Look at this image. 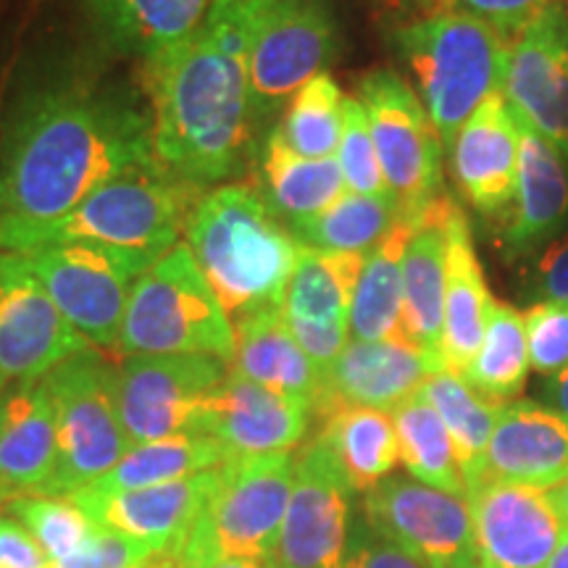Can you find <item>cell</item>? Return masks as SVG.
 Masks as SVG:
<instances>
[{
  "label": "cell",
  "instance_id": "cell-8",
  "mask_svg": "<svg viewBox=\"0 0 568 568\" xmlns=\"http://www.w3.org/2000/svg\"><path fill=\"white\" fill-rule=\"evenodd\" d=\"M42 382L59 426V460L42 495L69 497L105 477L132 447L119 416L116 366L98 347H88Z\"/></svg>",
  "mask_w": 568,
  "mask_h": 568
},
{
  "label": "cell",
  "instance_id": "cell-2",
  "mask_svg": "<svg viewBox=\"0 0 568 568\" xmlns=\"http://www.w3.org/2000/svg\"><path fill=\"white\" fill-rule=\"evenodd\" d=\"M255 19L209 9L193 38L142 61L155 161L201 193L243 163L253 119L247 48Z\"/></svg>",
  "mask_w": 568,
  "mask_h": 568
},
{
  "label": "cell",
  "instance_id": "cell-15",
  "mask_svg": "<svg viewBox=\"0 0 568 568\" xmlns=\"http://www.w3.org/2000/svg\"><path fill=\"white\" fill-rule=\"evenodd\" d=\"M88 347L24 255L0 253V382L9 387L42 379Z\"/></svg>",
  "mask_w": 568,
  "mask_h": 568
},
{
  "label": "cell",
  "instance_id": "cell-3",
  "mask_svg": "<svg viewBox=\"0 0 568 568\" xmlns=\"http://www.w3.org/2000/svg\"><path fill=\"white\" fill-rule=\"evenodd\" d=\"M187 245L232 324L282 308L301 243L268 203L245 184H222L190 213Z\"/></svg>",
  "mask_w": 568,
  "mask_h": 568
},
{
  "label": "cell",
  "instance_id": "cell-26",
  "mask_svg": "<svg viewBox=\"0 0 568 568\" xmlns=\"http://www.w3.org/2000/svg\"><path fill=\"white\" fill-rule=\"evenodd\" d=\"M209 6L211 0H84L98 38L140 63L193 38Z\"/></svg>",
  "mask_w": 568,
  "mask_h": 568
},
{
  "label": "cell",
  "instance_id": "cell-7",
  "mask_svg": "<svg viewBox=\"0 0 568 568\" xmlns=\"http://www.w3.org/2000/svg\"><path fill=\"white\" fill-rule=\"evenodd\" d=\"M295 453L226 458L182 552L197 568L224 556L272 560L295 485Z\"/></svg>",
  "mask_w": 568,
  "mask_h": 568
},
{
  "label": "cell",
  "instance_id": "cell-53",
  "mask_svg": "<svg viewBox=\"0 0 568 568\" xmlns=\"http://www.w3.org/2000/svg\"><path fill=\"white\" fill-rule=\"evenodd\" d=\"M163 568H197V566L190 564L187 556L182 552V548H174V550H169L166 564H163Z\"/></svg>",
  "mask_w": 568,
  "mask_h": 568
},
{
  "label": "cell",
  "instance_id": "cell-45",
  "mask_svg": "<svg viewBox=\"0 0 568 568\" xmlns=\"http://www.w3.org/2000/svg\"><path fill=\"white\" fill-rule=\"evenodd\" d=\"M0 568H51V558L13 516H0Z\"/></svg>",
  "mask_w": 568,
  "mask_h": 568
},
{
  "label": "cell",
  "instance_id": "cell-48",
  "mask_svg": "<svg viewBox=\"0 0 568 568\" xmlns=\"http://www.w3.org/2000/svg\"><path fill=\"white\" fill-rule=\"evenodd\" d=\"M268 3H272V0H211L209 9L237 11V13H247V17H258Z\"/></svg>",
  "mask_w": 568,
  "mask_h": 568
},
{
  "label": "cell",
  "instance_id": "cell-52",
  "mask_svg": "<svg viewBox=\"0 0 568 568\" xmlns=\"http://www.w3.org/2000/svg\"><path fill=\"white\" fill-rule=\"evenodd\" d=\"M545 568H568V529L564 531V537H560L556 552H552V558L548 560V566Z\"/></svg>",
  "mask_w": 568,
  "mask_h": 568
},
{
  "label": "cell",
  "instance_id": "cell-47",
  "mask_svg": "<svg viewBox=\"0 0 568 568\" xmlns=\"http://www.w3.org/2000/svg\"><path fill=\"white\" fill-rule=\"evenodd\" d=\"M376 3L385 9L389 17L403 19V24L408 21L424 19V17H435V13H443V6L439 0H376Z\"/></svg>",
  "mask_w": 568,
  "mask_h": 568
},
{
  "label": "cell",
  "instance_id": "cell-24",
  "mask_svg": "<svg viewBox=\"0 0 568 568\" xmlns=\"http://www.w3.org/2000/svg\"><path fill=\"white\" fill-rule=\"evenodd\" d=\"M456 203L439 195L418 216L403 261V337L443 366L447 222ZM445 368V366H443Z\"/></svg>",
  "mask_w": 568,
  "mask_h": 568
},
{
  "label": "cell",
  "instance_id": "cell-50",
  "mask_svg": "<svg viewBox=\"0 0 568 568\" xmlns=\"http://www.w3.org/2000/svg\"><path fill=\"white\" fill-rule=\"evenodd\" d=\"M205 568H272V560L266 558H247V556H224L213 560Z\"/></svg>",
  "mask_w": 568,
  "mask_h": 568
},
{
  "label": "cell",
  "instance_id": "cell-16",
  "mask_svg": "<svg viewBox=\"0 0 568 568\" xmlns=\"http://www.w3.org/2000/svg\"><path fill=\"white\" fill-rule=\"evenodd\" d=\"M503 98L568 159V6L556 0L508 40Z\"/></svg>",
  "mask_w": 568,
  "mask_h": 568
},
{
  "label": "cell",
  "instance_id": "cell-4",
  "mask_svg": "<svg viewBox=\"0 0 568 568\" xmlns=\"http://www.w3.org/2000/svg\"><path fill=\"white\" fill-rule=\"evenodd\" d=\"M395 48L414 71L418 98L450 151L468 116L503 90L508 40L487 21L445 11L397 27Z\"/></svg>",
  "mask_w": 568,
  "mask_h": 568
},
{
  "label": "cell",
  "instance_id": "cell-20",
  "mask_svg": "<svg viewBox=\"0 0 568 568\" xmlns=\"http://www.w3.org/2000/svg\"><path fill=\"white\" fill-rule=\"evenodd\" d=\"M211 485L213 468L169 485L130 489V493H98L84 487L69 497H74L77 506L98 527L122 531L161 552L182 548L187 542L209 500Z\"/></svg>",
  "mask_w": 568,
  "mask_h": 568
},
{
  "label": "cell",
  "instance_id": "cell-13",
  "mask_svg": "<svg viewBox=\"0 0 568 568\" xmlns=\"http://www.w3.org/2000/svg\"><path fill=\"white\" fill-rule=\"evenodd\" d=\"M211 355H132L116 366L119 416L132 445L193 429L203 397L226 379Z\"/></svg>",
  "mask_w": 568,
  "mask_h": 568
},
{
  "label": "cell",
  "instance_id": "cell-18",
  "mask_svg": "<svg viewBox=\"0 0 568 568\" xmlns=\"http://www.w3.org/2000/svg\"><path fill=\"white\" fill-rule=\"evenodd\" d=\"M311 403L230 374L203 397L193 429L222 445L226 458L290 453L303 443L311 424Z\"/></svg>",
  "mask_w": 568,
  "mask_h": 568
},
{
  "label": "cell",
  "instance_id": "cell-25",
  "mask_svg": "<svg viewBox=\"0 0 568 568\" xmlns=\"http://www.w3.org/2000/svg\"><path fill=\"white\" fill-rule=\"evenodd\" d=\"M495 297L489 293L485 268L474 247L471 224L466 213L453 209L447 222V282H445V326L443 366L464 374L485 339L489 311Z\"/></svg>",
  "mask_w": 568,
  "mask_h": 568
},
{
  "label": "cell",
  "instance_id": "cell-51",
  "mask_svg": "<svg viewBox=\"0 0 568 568\" xmlns=\"http://www.w3.org/2000/svg\"><path fill=\"white\" fill-rule=\"evenodd\" d=\"M548 493H550L552 506H556L558 516L564 518V524H566V529H568V479L564 481V485L548 489Z\"/></svg>",
  "mask_w": 568,
  "mask_h": 568
},
{
  "label": "cell",
  "instance_id": "cell-56",
  "mask_svg": "<svg viewBox=\"0 0 568 568\" xmlns=\"http://www.w3.org/2000/svg\"><path fill=\"white\" fill-rule=\"evenodd\" d=\"M3 393H6V385H3V382H0V397H3Z\"/></svg>",
  "mask_w": 568,
  "mask_h": 568
},
{
  "label": "cell",
  "instance_id": "cell-9",
  "mask_svg": "<svg viewBox=\"0 0 568 568\" xmlns=\"http://www.w3.org/2000/svg\"><path fill=\"white\" fill-rule=\"evenodd\" d=\"M24 255L55 308L92 347L119 345L132 284L161 255L90 243L45 245Z\"/></svg>",
  "mask_w": 568,
  "mask_h": 568
},
{
  "label": "cell",
  "instance_id": "cell-30",
  "mask_svg": "<svg viewBox=\"0 0 568 568\" xmlns=\"http://www.w3.org/2000/svg\"><path fill=\"white\" fill-rule=\"evenodd\" d=\"M261 190L268 209L293 226L335 205L347 184L337 159H305L274 130L261 153Z\"/></svg>",
  "mask_w": 568,
  "mask_h": 568
},
{
  "label": "cell",
  "instance_id": "cell-23",
  "mask_svg": "<svg viewBox=\"0 0 568 568\" xmlns=\"http://www.w3.org/2000/svg\"><path fill=\"white\" fill-rule=\"evenodd\" d=\"M59 460L55 408L42 379L13 382L0 397V487L42 495Z\"/></svg>",
  "mask_w": 568,
  "mask_h": 568
},
{
  "label": "cell",
  "instance_id": "cell-29",
  "mask_svg": "<svg viewBox=\"0 0 568 568\" xmlns=\"http://www.w3.org/2000/svg\"><path fill=\"white\" fill-rule=\"evenodd\" d=\"M418 216L400 213L387 237L366 253L351 303V339L376 343L403 337V261Z\"/></svg>",
  "mask_w": 568,
  "mask_h": 568
},
{
  "label": "cell",
  "instance_id": "cell-34",
  "mask_svg": "<svg viewBox=\"0 0 568 568\" xmlns=\"http://www.w3.org/2000/svg\"><path fill=\"white\" fill-rule=\"evenodd\" d=\"M226 453L211 437L184 432V435L153 439V443L132 445L130 453L101 477L90 489L98 493H130V489L169 485L195 474L222 466Z\"/></svg>",
  "mask_w": 568,
  "mask_h": 568
},
{
  "label": "cell",
  "instance_id": "cell-41",
  "mask_svg": "<svg viewBox=\"0 0 568 568\" xmlns=\"http://www.w3.org/2000/svg\"><path fill=\"white\" fill-rule=\"evenodd\" d=\"M531 368L542 376H556L568 366V305L535 303L524 314Z\"/></svg>",
  "mask_w": 568,
  "mask_h": 568
},
{
  "label": "cell",
  "instance_id": "cell-6",
  "mask_svg": "<svg viewBox=\"0 0 568 568\" xmlns=\"http://www.w3.org/2000/svg\"><path fill=\"white\" fill-rule=\"evenodd\" d=\"M116 347L124 358L211 355L232 364L234 324L187 243H176L132 284Z\"/></svg>",
  "mask_w": 568,
  "mask_h": 568
},
{
  "label": "cell",
  "instance_id": "cell-43",
  "mask_svg": "<svg viewBox=\"0 0 568 568\" xmlns=\"http://www.w3.org/2000/svg\"><path fill=\"white\" fill-rule=\"evenodd\" d=\"M552 3L556 0H447V11L487 21L503 38L510 40Z\"/></svg>",
  "mask_w": 568,
  "mask_h": 568
},
{
  "label": "cell",
  "instance_id": "cell-36",
  "mask_svg": "<svg viewBox=\"0 0 568 568\" xmlns=\"http://www.w3.org/2000/svg\"><path fill=\"white\" fill-rule=\"evenodd\" d=\"M400 213L403 211L393 193H345L335 205H329L318 216L305 219V222L287 226V230L305 247L366 255L387 237V232L400 219Z\"/></svg>",
  "mask_w": 568,
  "mask_h": 568
},
{
  "label": "cell",
  "instance_id": "cell-35",
  "mask_svg": "<svg viewBox=\"0 0 568 568\" xmlns=\"http://www.w3.org/2000/svg\"><path fill=\"white\" fill-rule=\"evenodd\" d=\"M389 416L395 424L400 464L406 466L410 479L443 489L447 495L466 497V481L458 466L456 445H453L445 422L426 403V397L422 393L410 395Z\"/></svg>",
  "mask_w": 568,
  "mask_h": 568
},
{
  "label": "cell",
  "instance_id": "cell-11",
  "mask_svg": "<svg viewBox=\"0 0 568 568\" xmlns=\"http://www.w3.org/2000/svg\"><path fill=\"white\" fill-rule=\"evenodd\" d=\"M339 32L326 0H272L253 24L247 88L253 119L290 103L337 59Z\"/></svg>",
  "mask_w": 568,
  "mask_h": 568
},
{
  "label": "cell",
  "instance_id": "cell-55",
  "mask_svg": "<svg viewBox=\"0 0 568 568\" xmlns=\"http://www.w3.org/2000/svg\"><path fill=\"white\" fill-rule=\"evenodd\" d=\"M11 493H9V489H3V487H0V508H6V503H9L11 500Z\"/></svg>",
  "mask_w": 568,
  "mask_h": 568
},
{
  "label": "cell",
  "instance_id": "cell-40",
  "mask_svg": "<svg viewBox=\"0 0 568 568\" xmlns=\"http://www.w3.org/2000/svg\"><path fill=\"white\" fill-rule=\"evenodd\" d=\"M337 163L343 169L347 193L355 195H385L389 193L382 174L379 155L372 138V126L364 103L358 98H345L343 140L337 148Z\"/></svg>",
  "mask_w": 568,
  "mask_h": 568
},
{
  "label": "cell",
  "instance_id": "cell-38",
  "mask_svg": "<svg viewBox=\"0 0 568 568\" xmlns=\"http://www.w3.org/2000/svg\"><path fill=\"white\" fill-rule=\"evenodd\" d=\"M343 119L345 95L329 71H324L290 98L276 134L305 159H335Z\"/></svg>",
  "mask_w": 568,
  "mask_h": 568
},
{
  "label": "cell",
  "instance_id": "cell-37",
  "mask_svg": "<svg viewBox=\"0 0 568 568\" xmlns=\"http://www.w3.org/2000/svg\"><path fill=\"white\" fill-rule=\"evenodd\" d=\"M531 361L524 316L510 303L495 301L485 339L466 372L468 387L495 403H514L527 385Z\"/></svg>",
  "mask_w": 568,
  "mask_h": 568
},
{
  "label": "cell",
  "instance_id": "cell-10",
  "mask_svg": "<svg viewBox=\"0 0 568 568\" xmlns=\"http://www.w3.org/2000/svg\"><path fill=\"white\" fill-rule=\"evenodd\" d=\"M387 190L403 213L418 216L443 187V138L422 98L393 69H374L358 84Z\"/></svg>",
  "mask_w": 568,
  "mask_h": 568
},
{
  "label": "cell",
  "instance_id": "cell-32",
  "mask_svg": "<svg viewBox=\"0 0 568 568\" xmlns=\"http://www.w3.org/2000/svg\"><path fill=\"white\" fill-rule=\"evenodd\" d=\"M418 393L437 410L447 432H450L468 495V489L477 487L485 479L487 447L489 439H493L497 416H500L506 403L487 400L477 389L466 385L464 376L447 372V368L432 374Z\"/></svg>",
  "mask_w": 568,
  "mask_h": 568
},
{
  "label": "cell",
  "instance_id": "cell-22",
  "mask_svg": "<svg viewBox=\"0 0 568 568\" xmlns=\"http://www.w3.org/2000/svg\"><path fill=\"white\" fill-rule=\"evenodd\" d=\"M485 477L535 489L568 479V416L535 400L506 403L487 447Z\"/></svg>",
  "mask_w": 568,
  "mask_h": 568
},
{
  "label": "cell",
  "instance_id": "cell-17",
  "mask_svg": "<svg viewBox=\"0 0 568 568\" xmlns=\"http://www.w3.org/2000/svg\"><path fill=\"white\" fill-rule=\"evenodd\" d=\"M479 568H545L566 524L548 489L485 477L468 489Z\"/></svg>",
  "mask_w": 568,
  "mask_h": 568
},
{
  "label": "cell",
  "instance_id": "cell-46",
  "mask_svg": "<svg viewBox=\"0 0 568 568\" xmlns=\"http://www.w3.org/2000/svg\"><path fill=\"white\" fill-rule=\"evenodd\" d=\"M537 293L550 303L568 305V234L539 255L535 266Z\"/></svg>",
  "mask_w": 568,
  "mask_h": 568
},
{
  "label": "cell",
  "instance_id": "cell-33",
  "mask_svg": "<svg viewBox=\"0 0 568 568\" xmlns=\"http://www.w3.org/2000/svg\"><path fill=\"white\" fill-rule=\"evenodd\" d=\"M366 255L335 253L301 245L295 272L284 295V316L351 326V303Z\"/></svg>",
  "mask_w": 568,
  "mask_h": 568
},
{
  "label": "cell",
  "instance_id": "cell-14",
  "mask_svg": "<svg viewBox=\"0 0 568 568\" xmlns=\"http://www.w3.org/2000/svg\"><path fill=\"white\" fill-rule=\"evenodd\" d=\"M355 489L322 439L295 458V485L272 568H343L351 539Z\"/></svg>",
  "mask_w": 568,
  "mask_h": 568
},
{
  "label": "cell",
  "instance_id": "cell-54",
  "mask_svg": "<svg viewBox=\"0 0 568 568\" xmlns=\"http://www.w3.org/2000/svg\"><path fill=\"white\" fill-rule=\"evenodd\" d=\"M166 556H169V550L153 552V556H151V558H145V560H142V564H138V566H132V568H163V564H166Z\"/></svg>",
  "mask_w": 568,
  "mask_h": 568
},
{
  "label": "cell",
  "instance_id": "cell-21",
  "mask_svg": "<svg viewBox=\"0 0 568 568\" xmlns=\"http://www.w3.org/2000/svg\"><path fill=\"white\" fill-rule=\"evenodd\" d=\"M458 190L474 209L495 216L514 205L518 182V122L503 90L493 92L460 126L450 148Z\"/></svg>",
  "mask_w": 568,
  "mask_h": 568
},
{
  "label": "cell",
  "instance_id": "cell-44",
  "mask_svg": "<svg viewBox=\"0 0 568 568\" xmlns=\"http://www.w3.org/2000/svg\"><path fill=\"white\" fill-rule=\"evenodd\" d=\"M343 568H422L364 521H353Z\"/></svg>",
  "mask_w": 568,
  "mask_h": 568
},
{
  "label": "cell",
  "instance_id": "cell-5",
  "mask_svg": "<svg viewBox=\"0 0 568 568\" xmlns=\"http://www.w3.org/2000/svg\"><path fill=\"white\" fill-rule=\"evenodd\" d=\"M205 193L174 180L159 163L105 182L59 222L13 237L3 253H32L45 245L90 243L124 251L169 253Z\"/></svg>",
  "mask_w": 568,
  "mask_h": 568
},
{
  "label": "cell",
  "instance_id": "cell-31",
  "mask_svg": "<svg viewBox=\"0 0 568 568\" xmlns=\"http://www.w3.org/2000/svg\"><path fill=\"white\" fill-rule=\"evenodd\" d=\"M322 422V435L316 439L329 447L353 489L368 493L393 474L400 450L393 416L387 410L337 408Z\"/></svg>",
  "mask_w": 568,
  "mask_h": 568
},
{
  "label": "cell",
  "instance_id": "cell-1",
  "mask_svg": "<svg viewBox=\"0 0 568 568\" xmlns=\"http://www.w3.org/2000/svg\"><path fill=\"white\" fill-rule=\"evenodd\" d=\"M153 163L151 113L122 92L84 82L24 92L0 142V253L105 182Z\"/></svg>",
  "mask_w": 568,
  "mask_h": 568
},
{
  "label": "cell",
  "instance_id": "cell-49",
  "mask_svg": "<svg viewBox=\"0 0 568 568\" xmlns=\"http://www.w3.org/2000/svg\"><path fill=\"white\" fill-rule=\"evenodd\" d=\"M548 395H550V400H552V406H556V410H560V414L568 416V366L560 374L550 376Z\"/></svg>",
  "mask_w": 568,
  "mask_h": 568
},
{
  "label": "cell",
  "instance_id": "cell-27",
  "mask_svg": "<svg viewBox=\"0 0 568 568\" xmlns=\"http://www.w3.org/2000/svg\"><path fill=\"white\" fill-rule=\"evenodd\" d=\"M518 122V182L514 216L503 232L510 251H524L568 219V163L548 138Z\"/></svg>",
  "mask_w": 568,
  "mask_h": 568
},
{
  "label": "cell",
  "instance_id": "cell-28",
  "mask_svg": "<svg viewBox=\"0 0 568 568\" xmlns=\"http://www.w3.org/2000/svg\"><path fill=\"white\" fill-rule=\"evenodd\" d=\"M234 343L237 347H234L232 374L274 393L301 397L314 408L322 374L297 345L282 308H264L237 318Z\"/></svg>",
  "mask_w": 568,
  "mask_h": 568
},
{
  "label": "cell",
  "instance_id": "cell-19",
  "mask_svg": "<svg viewBox=\"0 0 568 568\" xmlns=\"http://www.w3.org/2000/svg\"><path fill=\"white\" fill-rule=\"evenodd\" d=\"M439 368L443 366L435 358L406 337L376 343L351 339L335 364L322 374L314 414L326 418L337 408H376L393 414Z\"/></svg>",
  "mask_w": 568,
  "mask_h": 568
},
{
  "label": "cell",
  "instance_id": "cell-39",
  "mask_svg": "<svg viewBox=\"0 0 568 568\" xmlns=\"http://www.w3.org/2000/svg\"><path fill=\"white\" fill-rule=\"evenodd\" d=\"M9 514L34 537L53 560L69 558L92 537L98 524L77 506L74 497L17 495L6 503Z\"/></svg>",
  "mask_w": 568,
  "mask_h": 568
},
{
  "label": "cell",
  "instance_id": "cell-42",
  "mask_svg": "<svg viewBox=\"0 0 568 568\" xmlns=\"http://www.w3.org/2000/svg\"><path fill=\"white\" fill-rule=\"evenodd\" d=\"M153 552L159 550L140 542V539L126 537L122 531L95 527L80 550L71 552L69 558L53 560L51 568H132L151 558Z\"/></svg>",
  "mask_w": 568,
  "mask_h": 568
},
{
  "label": "cell",
  "instance_id": "cell-12",
  "mask_svg": "<svg viewBox=\"0 0 568 568\" xmlns=\"http://www.w3.org/2000/svg\"><path fill=\"white\" fill-rule=\"evenodd\" d=\"M364 518L422 568H479L466 497L389 474L366 493Z\"/></svg>",
  "mask_w": 568,
  "mask_h": 568
}]
</instances>
